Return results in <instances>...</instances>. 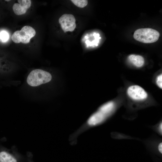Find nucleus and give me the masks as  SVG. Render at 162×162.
<instances>
[{"instance_id": "12", "label": "nucleus", "mask_w": 162, "mask_h": 162, "mask_svg": "<svg viewBox=\"0 0 162 162\" xmlns=\"http://www.w3.org/2000/svg\"><path fill=\"white\" fill-rule=\"evenodd\" d=\"M9 35L8 33L5 30L0 32V40L2 42H6L9 40Z\"/></svg>"}, {"instance_id": "11", "label": "nucleus", "mask_w": 162, "mask_h": 162, "mask_svg": "<svg viewBox=\"0 0 162 162\" xmlns=\"http://www.w3.org/2000/svg\"><path fill=\"white\" fill-rule=\"evenodd\" d=\"M71 1L76 6L80 8H83L88 3L87 0H72Z\"/></svg>"}, {"instance_id": "3", "label": "nucleus", "mask_w": 162, "mask_h": 162, "mask_svg": "<svg viewBox=\"0 0 162 162\" xmlns=\"http://www.w3.org/2000/svg\"><path fill=\"white\" fill-rule=\"evenodd\" d=\"M35 34L36 32L34 28L29 26H25L20 30L15 32L11 36V39L16 43L21 42L26 44L29 42L31 38Z\"/></svg>"}, {"instance_id": "4", "label": "nucleus", "mask_w": 162, "mask_h": 162, "mask_svg": "<svg viewBox=\"0 0 162 162\" xmlns=\"http://www.w3.org/2000/svg\"><path fill=\"white\" fill-rule=\"evenodd\" d=\"M58 21L65 32H73L76 27V19L72 14H64L59 18Z\"/></svg>"}, {"instance_id": "8", "label": "nucleus", "mask_w": 162, "mask_h": 162, "mask_svg": "<svg viewBox=\"0 0 162 162\" xmlns=\"http://www.w3.org/2000/svg\"><path fill=\"white\" fill-rule=\"evenodd\" d=\"M115 107V104L113 102H109L103 105L98 110L107 117L112 112Z\"/></svg>"}, {"instance_id": "9", "label": "nucleus", "mask_w": 162, "mask_h": 162, "mask_svg": "<svg viewBox=\"0 0 162 162\" xmlns=\"http://www.w3.org/2000/svg\"><path fill=\"white\" fill-rule=\"evenodd\" d=\"M128 59L132 63L137 67H142L144 63L143 58L140 55H131L128 56Z\"/></svg>"}, {"instance_id": "14", "label": "nucleus", "mask_w": 162, "mask_h": 162, "mask_svg": "<svg viewBox=\"0 0 162 162\" xmlns=\"http://www.w3.org/2000/svg\"><path fill=\"white\" fill-rule=\"evenodd\" d=\"M162 122H161L157 125L155 128V129H156V131L160 135H162Z\"/></svg>"}, {"instance_id": "6", "label": "nucleus", "mask_w": 162, "mask_h": 162, "mask_svg": "<svg viewBox=\"0 0 162 162\" xmlns=\"http://www.w3.org/2000/svg\"><path fill=\"white\" fill-rule=\"evenodd\" d=\"M107 117L98 110L88 119L84 128H89L98 126L104 122Z\"/></svg>"}, {"instance_id": "1", "label": "nucleus", "mask_w": 162, "mask_h": 162, "mask_svg": "<svg viewBox=\"0 0 162 162\" xmlns=\"http://www.w3.org/2000/svg\"><path fill=\"white\" fill-rule=\"evenodd\" d=\"M52 76L48 72L40 69L32 70L28 76L27 82L30 86L35 87L50 81Z\"/></svg>"}, {"instance_id": "5", "label": "nucleus", "mask_w": 162, "mask_h": 162, "mask_svg": "<svg viewBox=\"0 0 162 162\" xmlns=\"http://www.w3.org/2000/svg\"><path fill=\"white\" fill-rule=\"evenodd\" d=\"M127 93L132 99L135 100H142L146 99L148 94L145 90L137 85L130 86L127 89Z\"/></svg>"}, {"instance_id": "2", "label": "nucleus", "mask_w": 162, "mask_h": 162, "mask_svg": "<svg viewBox=\"0 0 162 162\" xmlns=\"http://www.w3.org/2000/svg\"><path fill=\"white\" fill-rule=\"evenodd\" d=\"M160 33L155 29L149 28H141L136 30L134 38L136 40L144 43H151L157 41Z\"/></svg>"}, {"instance_id": "15", "label": "nucleus", "mask_w": 162, "mask_h": 162, "mask_svg": "<svg viewBox=\"0 0 162 162\" xmlns=\"http://www.w3.org/2000/svg\"><path fill=\"white\" fill-rule=\"evenodd\" d=\"M157 148L158 151L160 153H162V143L161 142H160L157 146Z\"/></svg>"}, {"instance_id": "16", "label": "nucleus", "mask_w": 162, "mask_h": 162, "mask_svg": "<svg viewBox=\"0 0 162 162\" xmlns=\"http://www.w3.org/2000/svg\"><path fill=\"white\" fill-rule=\"evenodd\" d=\"M5 1H7V2H8V1H10V0H5Z\"/></svg>"}, {"instance_id": "13", "label": "nucleus", "mask_w": 162, "mask_h": 162, "mask_svg": "<svg viewBox=\"0 0 162 162\" xmlns=\"http://www.w3.org/2000/svg\"><path fill=\"white\" fill-rule=\"evenodd\" d=\"M156 82L157 85L160 88H162V74H160L158 76L156 80Z\"/></svg>"}, {"instance_id": "7", "label": "nucleus", "mask_w": 162, "mask_h": 162, "mask_svg": "<svg viewBox=\"0 0 162 162\" xmlns=\"http://www.w3.org/2000/svg\"><path fill=\"white\" fill-rule=\"evenodd\" d=\"M18 3H15L13 6V9L16 15H20L26 13L30 7L32 2L30 0H18Z\"/></svg>"}, {"instance_id": "10", "label": "nucleus", "mask_w": 162, "mask_h": 162, "mask_svg": "<svg viewBox=\"0 0 162 162\" xmlns=\"http://www.w3.org/2000/svg\"><path fill=\"white\" fill-rule=\"evenodd\" d=\"M0 162H17L16 159L5 152H0Z\"/></svg>"}]
</instances>
